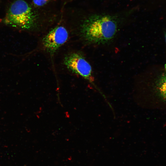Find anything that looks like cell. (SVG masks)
<instances>
[{
	"mask_svg": "<svg viewBox=\"0 0 166 166\" xmlns=\"http://www.w3.org/2000/svg\"><path fill=\"white\" fill-rule=\"evenodd\" d=\"M165 40H166V34H165Z\"/></svg>",
	"mask_w": 166,
	"mask_h": 166,
	"instance_id": "52a82bcc",
	"label": "cell"
},
{
	"mask_svg": "<svg viewBox=\"0 0 166 166\" xmlns=\"http://www.w3.org/2000/svg\"><path fill=\"white\" fill-rule=\"evenodd\" d=\"M118 29L116 16L96 14L86 18L81 24L80 34L86 43L101 45L111 42L115 37Z\"/></svg>",
	"mask_w": 166,
	"mask_h": 166,
	"instance_id": "6da1fadb",
	"label": "cell"
},
{
	"mask_svg": "<svg viewBox=\"0 0 166 166\" xmlns=\"http://www.w3.org/2000/svg\"><path fill=\"white\" fill-rule=\"evenodd\" d=\"M69 33L65 27L57 26L53 28L42 38V44L46 52L52 55L67 41Z\"/></svg>",
	"mask_w": 166,
	"mask_h": 166,
	"instance_id": "277c9868",
	"label": "cell"
},
{
	"mask_svg": "<svg viewBox=\"0 0 166 166\" xmlns=\"http://www.w3.org/2000/svg\"><path fill=\"white\" fill-rule=\"evenodd\" d=\"M52 0H32L33 3L36 7L43 6Z\"/></svg>",
	"mask_w": 166,
	"mask_h": 166,
	"instance_id": "8992f818",
	"label": "cell"
},
{
	"mask_svg": "<svg viewBox=\"0 0 166 166\" xmlns=\"http://www.w3.org/2000/svg\"><path fill=\"white\" fill-rule=\"evenodd\" d=\"M64 63L69 70L93 83L94 80L91 66L81 53L73 52L67 55Z\"/></svg>",
	"mask_w": 166,
	"mask_h": 166,
	"instance_id": "3957f363",
	"label": "cell"
},
{
	"mask_svg": "<svg viewBox=\"0 0 166 166\" xmlns=\"http://www.w3.org/2000/svg\"><path fill=\"white\" fill-rule=\"evenodd\" d=\"M154 88V96L151 102L157 105L166 107V73L158 79Z\"/></svg>",
	"mask_w": 166,
	"mask_h": 166,
	"instance_id": "5b68a950",
	"label": "cell"
},
{
	"mask_svg": "<svg viewBox=\"0 0 166 166\" xmlns=\"http://www.w3.org/2000/svg\"><path fill=\"white\" fill-rule=\"evenodd\" d=\"M40 17L26 2L16 0L10 5L4 19L5 23L25 30L37 27Z\"/></svg>",
	"mask_w": 166,
	"mask_h": 166,
	"instance_id": "7a4b0ae2",
	"label": "cell"
}]
</instances>
